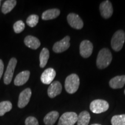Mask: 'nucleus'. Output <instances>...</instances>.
Returning a JSON list of instances; mask_svg holds the SVG:
<instances>
[{
	"label": "nucleus",
	"instance_id": "obj_1",
	"mask_svg": "<svg viewBox=\"0 0 125 125\" xmlns=\"http://www.w3.org/2000/svg\"><path fill=\"white\" fill-rule=\"evenodd\" d=\"M112 60L111 51L107 48H103L98 53L97 57L96 64L100 69L107 68L110 64Z\"/></svg>",
	"mask_w": 125,
	"mask_h": 125
},
{
	"label": "nucleus",
	"instance_id": "obj_2",
	"mask_svg": "<svg viewBox=\"0 0 125 125\" xmlns=\"http://www.w3.org/2000/svg\"><path fill=\"white\" fill-rule=\"evenodd\" d=\"M79 78L75 74H72L65 79V89L67 93L73 94L77 91L79 86Z\"/></svg>",
	"mask_w": 125,
	"mask_h": 125
},
{
	"label": "nucleus",
	"instance_id": "obj_3",
	"mask_svg": "<svg viewBox=\"0 0 125 125\" xmlns=\"http://www.w3.org/2000/svg\"><path fill=\"white\" fill-rule=\"evenodd\" d=\"M125 41V33L122 30L117 31L112 37L111 45L112 48L116 52L122 49Z\"/></svg>",
	"mask_w": 125,
	"mask_h": 125
},
{
	"label": "nucleus",
	"instance_id": "obj_4",
	"mask_svg": "<svg viewBox=\"0 0 125 125\" xmlns=\"http://www.w3.org/2000/svg\"><path fill=\"white\" fill-rule=\"evenodd\" d=\"M109 104L107 101L103 100H95L90 104V111L94 114H101L108 109Z\"/></svg>",
	"mask_w": 125,
	"mask_h": 125
},
{
	"label": "nucleus",
	"instance_id": "obj_5",
	"mask_svg": "<svg viewBox=\"0 0 125 125\" xmlns=\"http://www.w3.org/2000/svg\"><path fill=\"white\" fill-rule=\"evenodd\" d=\"M78 115L74 112L64 113L59 119L58 125H74L77 122Z\"/></svg>",
	"mask_w": 125,
	"mask_h": 125
},
{
	"label": "nucleus",
	"instance_id": "obj_6",
	"mask_svg": "<svg viewBox=\"0 0 125 125\" xmlns=\"http://www.w3.org/2000/svg\"><path fill=\"white\" fill-rule=\"evenodd\" d=\"M16 64L17 60L14 57L12 58L9 61L4 78V82L6 85H9L11 82L14 74V71H15V67L16 66Z\"/></svg>",
	"mask_w": 125,
	"mask_h": 125
},
{
	"label": "nucleus",
	"instance_id": "obj_7",
	"mask_svg": "<svg viewBox=\"0 0 125 125\" xmlns=\"http://www.w3.org/2000/svg\"><path fill=\"white\" fill-rule=\"evenodd\" d=\"M70 40L69 36L65 37L62 40L54 43L53 46V51L56 53H60L67 51L70 46Z\"/></svg>",
	"mask_w": 125,
	"mask_h": 125
},
{
	"label": "nucleus",
	"instance_id": "obj_8",
	"mask_svg": "<svg viewBox=\"0 0 125 125\" xmlns=\"http://www.w3.org/2000/svg\"><path fill=\"white\" fill-rule=\"evenodd\" d=\"M67 21L71 27L76 30L82 29L83 26V22L82 20L78 15L71 13L67 16Z\"/></svg>",
	"mask_w": 125,
	"mask_h": 125
},
{
	"label": "nucleus",
	"instance_id": "obj_9",
	"mask_svg": "<svg viewBox=\"0 0 125 125\" xmlns=\"http://www.w3.org/2000/svg\"><path fill=\"white\" fill-rule=\"evenodd\" d=\"M93 46L91 42L88 40L83 41L80 44V54L83 58H87L91 56L93 52Z\"/></svg>",
	"mask_w": 125,
	"mask_h": 125
},
{
	"label": "nucleus",
	"instance_id": "obj_10",
	"mask_svg": "<svg viewBox=\"0 0 125 125\" xmlns=\"http://www.w3.org/2000/svg\"><path fill=\"white\" fill-rule=\"evenodd\" d=\"M100 11L101 16L104 19L110 18L113 13V8L111 2L109 1H104L100 4Z\"/></svg>",
	"mask_w": 125,
	"mask_h": 125
},
{
	"label": "nucleus",
	"instance_id": "obj_11",
	"mask_svg": "<svg viewBox=\"0 0 125 125\" xmlns=\"http://www.w3.org/2000/svg\"><path fill=\"white\" fill-rule=\"evenodd\" d=\"M31 94V90L30 88L26 89L20 93L18 103V106L19 108H23L29 104Z\"/></svg>",
	"mask_w": 125,
	"mask_h": 125
},
{
	"label": "nucleus",
	"instance_id": "obj_12",
	"mask_svg": "<svg viewBox=\"0 0 125 125\" xmlns=\"http://www.w3.org/2000/svg\"><path fill=\"white\" fill-rule=\"evenodd\" d=\"M56 75V71L53 68H49L45 70L41 76V80L43 83L46 85H50L55 78Z\"/></svg>",
	"mask_w": 125,
	"mask_h": 125
},
{
	"label": "nucleus",
	"instance_id": "obj_13",
	"mask_svg": "<svg viewBox=\"0 0 125 125\" xmlns=\"http://www.w3.org/2000/svg\"><path fill=\"white\" fill-rule=\"evenodd\" d=\"M62 91V84L59 81H54L50 85L48 89V94L50 98H54L60 94Z\"/></svg>",
	"mask_w": 125,
	"mask_h": 125
},
{
	"label": "nucleus",
	"instance_id": "obj_14",
	"mask_svg": "<svg viewBox=\"0 0 125 125\" xmlns=\"http://www.w3.org/2000/svg\"><path fill=\"white\" fill-rule=\"evenodd\" d=\"M30 75V72L29 71L21 72L16 76L15 81H14V84L16 86H21L24 85L29 80Z\"/></svg>",
	"mask_w": 125,
	"mask_h": 125
},
{
	"label": "nucleus",
	"instance_id": "obj_15",
	"mask_svg": "<svg viewBox=\"0 0 125 125\" xmlns=\"http://www.w3.org/2000/svg\"><path fill=\"white\" fill-rule=\"evenodd\" d=\"M125 85V75L116 76L109 81V86L112 89H121Z\"/></svg>",
	"mask_w": 125,
	"mask_h": 125
},
{
	"label": "nucleus",
	"instance_id": "obj_16",
	"mask_svg": "<svg viewBox=\"0 0 125 125\" xmlns=\"http://www.w3.org/2000/svg\"><path fill=\"white\" fill-rule=\"evenodd\" d=\"M24 42L25 45L30 49L35 50L40 46V40L36 37L32 35H28L24 38Z\"/></svg>",
	"mask_w": 125,
	"mask_h": 125
},
{
	"label": "nucleus",
	"instance_id": "obj_17",
	"mask_svg": "<svg viewBox=\"0 0 125 125\" xmlns=\"http://www.w3.org/2000/svg\"><path fill=\"white\" fill-rule=\"evenodd\" d=\"M59 117V112L56 111H53L46 114L43 118V122L46 125H53Z\"/></svg>",
	"mask_w": 125,
	"mask_h": 125
},
{
	"label": "nucleus",
	"instance_id": "obj_18",
	"mask_svg": "<svg viewBox=\"0 0 125 125\" xmlns=\"http://www.w3.org/2000/svg\"><path fill=\"white\" fill-rule=\"evenodd\" d=\"M60 14V10L58 9H51L45 11L42 15V19L43 20L54 19L59 16Z\"/></svg>",
	"mask_w": 125,
	"mask_h": 125
},
{
	"label": "nucleus",
	"instance_id": "obj_19",
	"mask_svg": "<svg viewBox=\"0 0 125 125\" xmlns=\"http://www.w3.org/2000/svg\"><path fill=\"white\" fill-rule=\"evenodd\" d=\"M90 115L86 111H83L78 115L77 125H88L90 122Z\"/></svg>",
	"mask_w": 125,
	"mask_h": 125
},
{
	"label": "nucleus",
	"instance_id": "obj_20",
	"mask_svg": "<svg viewBox=\"0 0 125 125\" xmlns=\"http://www.w3.org/2000/svg\"><path fill=\"white\" fill-rule=\"evenodd\" d=\"M49 58V51L46 48H43L40 55V67L43 68L46 66L48 59Z\"/></svg>",
	"mask_w": 125,
	"mask_h": 125
},
{
	"label": "nucleus",
	"instance_id": "obj_21",
	"mask_svg": "<svg viewBox=\"0 0 125 125\" xmlns=\"http://www.w3.org/2000/svg\"><path fill=\"white\" fill-rule=\"evenodd\" d=\"M17 1L16 0H7L4 3L2 7V12L7 14L10 12L16 5Z\"/></svg>",
	"mask_w": 125,
	"mask_h": 125
},
{
	"label": "nucleus",
	"instance_id": "obj_22",
	"mask_svg": "<svg viewBox=\"0 0 125 125\" xmlns=\"http://www.w3.org/2000/svg\"><path fill=\"white\" fill-rule=\"evenodd\" d=\"M12 108V103L9 101H4L0 103V116L4 115Z\"/></svg>",
	"mask_w": 125,
	"mask_h": 125
},
{
	"label": "nucleus",
	"instance_id": "obj_23",
	"mask_svg": "<svg viewBox=\"0 0 125 125\" xmlns=\"http://www.w3.org/2000/svg\"><path fill=\"white\" fill-rule=\"evenodd\" d=\"M111 122L112 125H125V114L115 115Z\"/></svg>",
	"mask_w": 125,
	"mask_h": 125
},
{
	"label": "nucleus",
	"instance_id": "obj_24",
	"mask_svg": "<svg viewBox=\"0 0 125 125\" xmlns=\"http://www.w3.org/2000/svg\"><path fill=\"white\" fill-rule=\"evenodd\" d=\"M39 20V16L36 15H32L29 16V18L27 19V25L30 27H34L37 24H38Z\"/></svg>",
	"mask_w": 125,
	"mask_h": 125
},
{
	"label": "nucleus",
	"instance_id": "obj_25",
	"mask_svg": "<svg viewBox=\"0 0 125 125\" xmlns=\"http://www.w3.org/2000/svg\"><path fill=\"white\" fill-rule=\"evenodd\" d=\"M25 29V24L21 20H18L13 24V30L16 33H20Z\"/></svg>",
	"mask_w": 125,
	"mask_h": 125
},
{
	"label": "nucleus",
	"instance_id": "obj_26",
	"mask_svg": "<svg viewBox=\"0 0 125 125\" xmlns=\"http://www.w3.org/2000/svg\"><path fill=\"white\" fill-rule=\"evenodd\" d=\"M25 125H39V123L35 117L29 116L25 121Z\"/></svg>",
	"mask_w": 125,
	"mask_h": 125
},
{
	"label": "nucleus",
	"instance_id": "obj_27",
	"mask_svg": "<svg viewBox=\"0 0 125 125\" xmlns=\"http://www.w3.org/2000/svg\"><path fill=\"white\" fill-rule=\"evenodd\" d=\"M4 63H3L2 60L0 59V79H1V77H2L3 72H4Z\"/></svg>",
	"mask_w": 125,
	"mask_h": 125
},
{
	"label": "nucleus",
	"instance_id": "obj_28",
	"mask_svg": "<svg viewBox=\"0 0 125 125\" xmlns=\"http://www.w3.org/2000/svg\"><path fill=\"white\" fill-rule=\"evenodd\" d=\"M100 125V124H93V125Z\"/></svg>",
	"mask_w": 125,
	"mask_h": 125
},
{
	"label": "nucleus",
	"instance_id": "obj_29",
	"mask_svg": "<svg viewBox=\"0 0 125 125\" xmlns=\"http://www.w3.org/2000/svg\"><path fill=\"white\" fill-rule=\"evenodd\" d=\"M1 1H0V5H1Z\"/></svg>",
	"mask_w": 125,
	"mask_h": 125
},
{
	"label": "nucleus",
	"instance_id": "obj_30",
	"mask_svg": "<svg viewBox=\"0 0 125 125\" xmlns=\"http://www.w3.org/2000/svg\"><path fill=\"white\" fill-rule=\"evenodd\" d=\"M124 93H125V91H124Z\"/></svg>",
	"mask_w": 125,
	"mask_h": 125
}]
</instances>
